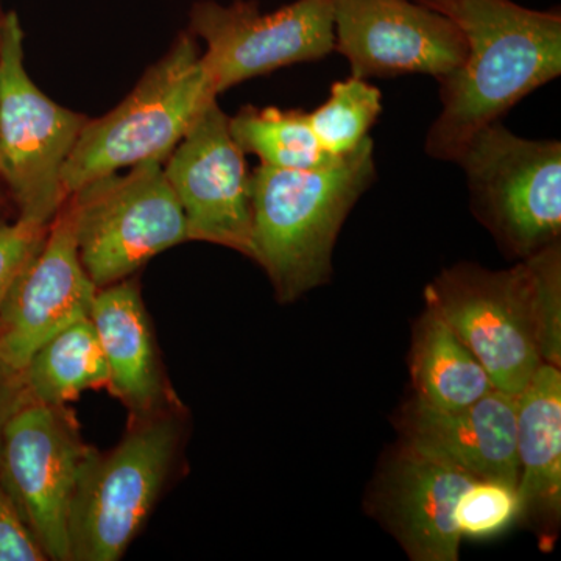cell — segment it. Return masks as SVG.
<instances>
[{
    "label": "cell",
    "mask_w": 561,
    "mask_h": 561,
    "mask_svg": "<svg viewBox=\"0 0 561 561\" xmlns=\"http://www.w3.org/2000/svg\"><path fill=\"white\" fill-rule=\"evenodd\" d=\"M438 11L463 33L467 54L440 80L442 113L426 151L457 161L472 136L561 73V16L513 0H451Z\"/></svg>",
    "instance_id": "6da1fadb"
},
{
    "label": "cell",
    "mask_w": 561,
    "mask_h": 561,
    "mask_svg": "<svg viewBox=\"0 0 561 561\" xmlns=\"http://www.w3.org/2000/svg\"><path fill=\"white\" fill-rule=\"evenodd\" d=\"M376 176L373 140L313 171L261 164L251 173V260L283 305L331 278L346 217Z\"/></svg>",
    "instance_id": "7a4b0ae2"
},
{
    "label": "cell",
    "mask_w": 561,
    "mask_h": 561,
    "mask_svg": "<svg viewBox=\"0 0 561 561\" xmlns=\"http://www.w3.org/2000/svg\"><path fill=\"white\" fill-rule=\"evenodd\" d=\"M186 404L128 420L116 446H91L70 507V561H119L184 468Z\"/></svg>",
    "instance_id": "3957f363"
},
{
    "label": "cell",
    "mask_w": 561,
    "mask_h": 561,
    "mask_svg": "<svg viewBox=\"0 0 561 561\" xmlns=\"http://www.w3.org/2000/svg\"><path fill=\"white\" fill-rule=\"evenodd\" d=\"M214 101L197 38L183 32L116 108L87 122L62 171L66 197L139 162H164Z\"/></svg>",
    "instance_id": "277c9868"
},
{
    "label": "cell",
    "mask_w": 561,
    "mask_h": 561,
    "mask_svg": "<svg viewBox=\"0 0 561 561\" xmlns=\"http://www.w3.org/2000/svg\"><path fill=\"white\" fill-rule=\"evenodd\" d=\"M90 117L62 108L24 66V32L5 14L0 44V184L18 219L50 225L66 201L62 171Z\"/></svg>",
    "instance_id": "5b68a950"
},
{
    "label": "cell",
    "mask_w": 561,
    "mask_h": 561,
    "mask_svg": "<svg viewBox=\"0 0 561 561\" xmlns=\"http://www.w3.org/2000/svg\"><path fill=\"white\" fill-rule=\"evenodd\" d=\"M456 162L476 217L505 253L523 261L560 242V140L522 138L494 122L472 136Z\"/></svg>",
    "instance_id": "8992f818"
},
{
    "label": "cell",
    "mask_w": 561,
    "mask_h": 561,
    "mask_svg": "<svg viewBox=\"0 0 561 561\" xmlns=\"http://www.w3.org/2000/svg\"><path fill=\"white\" fill-rule=\"evenodd\" d=\"M66 202L81 264L98 289L131 278L162 251L190 241L161 161L91 181Z\"/></svg>",
    "instance_id": "52a82bcc"
},
{
    "label": "cell",
    "mask_w": 561,
    "mask_h": 561,
    "mask_svg": "<svg viewBox=\"0 0 561 561\" xmlns=\"http://www.w3.org/2000/svg\"><path fill=\"white\" fill-rule=\"evenodd\" d=\"M424 298L478 357L494 389L518 397L542 364L530 260L507 271L446 268L427 284Z\"/></svg>",
    "instance_id": "ba28073f"
},
{
    "label": "cell",
    "mask_w": 561,
    "mask_h": 561,
    "mask_svg": "<svg viewBox=\"0 0 561 561\" xmlns=\"http://www.w3.org/2000/svg\"><path fill=\"white\" fill-rule=\"evenodd\" d=\"M90 448L68 404L27 401L2 432L0 482L47 560L70 561V507Z\"/></svg>",
    "instance_id": "9c48e42d"
},
{
    "label": "cell",
    "mask_w": 561,
    "mask_h": 561,
    "mask_svg": "<svg viewBox=\"0 0 561 561\" xmlns=\"http://www.w3.org/2000/svg\"><path fill=\"white\" fill-rule=\"evenodd\" d=\"M190 32L206 43L203 65L219 95L253 77L331 54L334 0H295L272 13H262L254 0H205L192 7Z\"/></svg>",
    "instance_id": "30bf717a"
},
{
    "label": "cell",
    "mask_w": 561,
    "mask_h": 561,
    "mask_svg": "<svg viewBox=\"0 0 561 561\" xmlns=\"http://www.w3.org/2000/svg\"><path fill=\"white\" fill-rule=\"evenodd\" d=\"M186 217L190 241L251 256V175L230 117L214 101L162 162Z\"/></svg>",
    "instance_id": "8fae6325"
},
{
    "label": "cell",
    "mask_w": 561,
    "mask_h": 561,
    "mask_svg": "<svg viewBox=\"0 0 561 561\" xmlns=\"http://www.w3.org/2000/svg\"><path fill=\"white\" fill-rule=\"evenodd\" d=\"M334 50L357 79L426 73L438 81L467 54L451 18L415 0H334Z\"/></svg>",
    "instance_id": "7c38bea8"
},
{
    "label": "cell",
    "mask_w": 561,
    "mask_h": 561,
    "mask_svg": "<svg viewBox=\"0 0 561 561\" xmlns=\"http://www.w3.org/2000/svg\"><path fill=\"white\" fill-rule=\"evenodd\" d=\"M95 294L65 201L0 309V359L22 371L43 343L90 317Z\"/></svg>",
    "instance_id": "4fadbf2b"
},
{
    "label": "cell",
    "mask_w": 561,
    "mask_h": 561,
    "mask_svg": "<svg viewBox=\"0 0 561 561\" xmlns=\"http://www.w3.org/2000/svg\"><path fill=\"white\" fill-rule=\"evenodd\" d=\"M476 478L401 442L376 483L373 507L415 561L459 560L456 508Z\"/></svg>",
    "instance_id": "5bb4252c"
},
{
    "label": "cell",
    "mask_w": 561,
    "mask_h": 561,
    "mask_svg": "<svg viewBox=\"0 0 561 561\" xmlns=\"http://www.w3.org/2000/svg\"><path fill=\"white\" fill-rule=\"evenodd\" d=\"M400 431L402 442L472 478L518 486L516 394L493 389L459 409H435L413 398L402 409Z\"/></svg>",
    "instance_id": "9a60e30c"
},
{
    "label": "cell",
    "mask_w": 561,
    "mask_h": 561,
    "mask_svg": "<svg viewBox=\"0 0 561 561\" xmlns=\"http://www.w3.org/2000/svg\"><path fill=\"white\" fill-rule=\"evenodd\" d=\"M108 367L111 397L138 420L184 404L173 389L139 280L98 289L90 312Z\"/></svg>",
    "instance_id": "2e32d148"
},
{
    "label": "cell",
    "mask_w": 561,
    "mask_h": 561,
    "mask_svg": "<svg viewBox=\"0 0 561 561\" xmlns=\"http://www.w3.org/2000/svg\"><path fill=\"white\" fill-rule=\"evenodd\" d=\"M516 456L522 522L542 545L553 540L561 515V371L542 362L516 397Z\"/></svg>",
    "instance_id": "e0dca14e"
},
{
    "label": "cell",
    "mask_w": 561,
    "mask_h": 561,
    "mask_svg": "<svg viewBox=\"0 0 561 561\" xmlns=\"http://www.w3.org/2000/svg\"><path fill=\"white\" fill-rule=\"evenodd\" d=\"M415 400L435 409H459L494 389L489 373L440 313L426 308L413 331Z\"/></svg>",
    "instance_id": "ac0fdd59"
},
{
    "label": "cell",
    "mask_w": 561,
    "mask_h": 561,
    "mask_svg": "<svg viewBox=\"0 0 561 561\" xmlns=\"http://www.w3.org/2000/svg\"><path fill=\"white\" fill-rule=\"evenodd\" d=\"M28 401L65 405L108 386V367L90 317L69 324L32 354L22 368Z\"/></svg>",
    "instance_id": "d6986e66"
},
{
    "label": "cell",
    "mask_w": 561,
    "mask_h": 561,
    "mask_svg": "<svg viewBox=\"0 0 561 561\" xmlns=\"http://www.w3.org/2000/svg\"><path fill=\"white\" fill-rule=\"evenodd\" d=\"M230 130L243 153L272 168L313 171L337 160L321 149L301 111L247 106L230 117Z\"/></svg>",
    "instance_id": "ffe728a7"
},
{
    "label": "cell",
    "mask_w": 561,
    "mask_h": 561,
    "mask_svg": "<svg viewBox=\"0 0 561 561\" xmlns=\"http://www.w3.org/2000/svg\"><path fill=\"white\" fill-rule=\"evenodd\" d=\"M381 113V91L367 80L351 77L332 84L330 99L320 108L306 114L321 149L341 158L368 138V131Z\"/></svg>",
    "instance_id": "44dd1931"
},
{
    "label": "cell",
    "mask_w": 561,
    "mask_h": 561,
    "mask_svg": "<svg viewBox=\"0 0 561 561\" xmlns=\"http://www.w3.org/2000/svg\"><path fill=\"white\" fill-rule=\"evenodd\" d=\"M522 515L518 486L476 479L461 493L456 524L461 540H489L522 522Z\"/></svg>",
    "instance_id": "7402d4cb"
},
{
    "label": "cell",
    "mask_w": 561,
    "mask_h": 561,
    "mask_svg": "<svg viewBox=\"0 0 561 561\" xmlns=\"http://www.w3.org/2000/svg\"><path fill=\"white\" fill-rule=\"evenodd\" d=\"M530 260L535 273L542 362L561 367V250L560 242L538 251Z\"/></svg>",
    "instance_id": "603a6c76"
},
{
    "label": "cell",
    "mask_w": 561,
    "mask_h": 561,
    "mask_svg": "<svg viewBox=\"0 0 561 561\" xmlns=\"http://www.w3.org/2000/svg\"><path fill=\"white\" fill-rule=\"evenodd\" d=\"M47 230L49 225L0 216V309L18 275L43 242Z\"/></svg>",
    "instance_id": "cb8c5ba5"
},
{
    "label": "cell",
    "mask_w": 561,
    "mask_h": 561,
    "mask_svg": "<svg viewBox=\"0 0 561 561\" xmlns=\"http://www.w3.org/2000/svg\"><path fill=\"white\" fill-rule=\"evenodd\" d=\"M0 561H47L0 482Z\"/></svg>",
    "instance_id": "d4e9b609"
},
{
    "label": "cell",
    "mask_w": 561,
    "mask_h": 561,
    "mask_svg": "<svg viewBox=\"0 0 561 561\" xmlns=\"http://www.w3.org/2000/svg\"><path fill=\"white\" fill-rule=\"evenodd\" d=\"M27 401L22 371L0 359V438L11 416Z\"/></svg>",
    "instance_id": "484cf974"
},
{
    "label": "cell",
    "mask_w": 561,
    "mask_h": 561,
    "mask_svg": "<svg viewBox=\"0 0 561 561\" xmlns=\"http://www.w3.org/2000/svg\"><path fill=\"white\" fill-rule=\"evenodd\" d=\"M0 216L16 217L14 216L13 206H11L9 197H7L5 191H3L2 184H0Z\"/></svg>",
    "instance_id": "4316f807"
},
{
    "label": "cell",
    "mask_w": 561,
    "mask_h": 561,
    "mask_svg": "<svg viewBox=\"0 0 561 561\" xmlns=\"http://www.w3.org/2000/svg\"><path fill=\"white\" fill-rule=\"evenodd\" d=\"M415 2L423 3V5L431 7V9L438 10L440 7L446 5V3L451 2V0H415Z\"/></svg>",
    "instance_id": "83f0119b"
},
{
    "label": "cell",
    "mask_w": 561,
    "mask_h": 561,
    "mask_svg": "<svg viewBox=\"0 0 561 561\" xmlns=\"http://www.w3.org/2000/svg\"><path fill=\"white\" fill-rule=\"evenodd\" d=\"M5 14L2 9H0V44H2V33H3V22H5Z\"/></svg>",
    "instance_id": "f1b7e54d"
}]
</instances>
